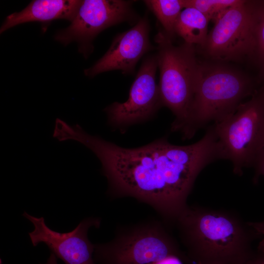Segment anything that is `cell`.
Masks as SVG:
<instances>
[{"label": "cell", "instance_id": "obj_1", "mask_svg": "<svg viewBox=\"0 0 264 264\" xmlns=\"http://www.w3.org/2000/svg\"><path fill=\"white\" fill-rule=\"evenodd\" d=\"M68 140L89 149L100 160L113 198L131 197L152 207L165 221L175 223L201 171L221 159L216 136L210 126L198 141L185 146L170 143L166 136L145 145L125 148L73 125Z\"/></svg>", "mask_w": 264, "mask_h": 264}, {"label": "cell", "instance_id": "obj_2", "mask_svg": "<svg viewBox=\"0 0 264 264\" xmlns=\"http://www.w3.org/2000/svg\"><path fill=\"white\" fill-rule=\"evenodd\" d=\"M175 224L191 264H243L261 237L237 213L223 209L187 205Z\"/></svg>", "mask_w": 264, "mask_h": 264}, {"label": "cell", "instance_id": "obj_3", "mask_svg": "<svg viewBox=\"0 0 264 264\" xmlns=\"http://www.w3.org/2000/svg\"><path fill=\"white\" fill-rule=\"evenodd\" d=\"M155 41L162 106L169 108L175 117L171 131L180 132L184 139H188L200 64L197 60L194 45L184 43L175 46L163 30L158 32Z\"/></svg>", "mask_w": 264, "mask_h": 264}, {"label": "cell", "instance_id": "obj_4", "mask_svg": "<svg viewBox=\"0 0 264 264\" xmlns=\"http://www.w3.org/2000/svg\"><path fill=\"white\" fill-rule=\"evenodd\" d=\"M171 256L191 263L163 223L155 220L119 226L111 241L94 245V261L101 264H154Z\"/></svg>", "mask_w": 264, "mask_h": 264}, {"label": "cell", "instance_id": "obj_5", "mask_svg": "<svg viewBox=\"0 0 264 264\" xmlns=\"http://www.w3.org/2000/svg\"><path fill=\"white\" fill-rule=\"evenodd\" d=\"M257 89L242 73L226 66L200 64L193 102L190 139L199 129L217 123L233 112Z\"/></svg>", "mask_w": 264, "mask_h": 264}, {"label": "cell", "instance_id": "obj_6", "mask_svg": "<svg viewBox=\"0 0 264 264\" xmlns=\"http://www.w3.org/2000/svg\"><path fill=\"white\" fill-rule=\"evenodd\" d=\"M221 159L229 160L234 174L253 167L264 147V86L232 114L213 124Z\"/></svg>", "mask_w": 264, "mask_h": 264}, {"label": "cell", "instance_id": "obj_7", "mask_svg": "<svg viewBox=\"0 0 264 264\" xmlns=\"http://www.w3.org/2000/svg\"><path fill=\"white\" fill-rule=\"evenodd\" d=\"M203 48L214 60L238 61L256 54L254 2L242 0L214 21Z\"/></svg>", "mask_w": 264, "mask_h": 264}, {"label": "cell", "instance_id": "obj_8", "mask_svg": "<svg viewBox=\"0 0 264 264\" xmlns=\"http://www.w3.org/2000/svg\"><path fill=\"white\" fill-rule=\"evenodd\" d=\"M157 66L156 55L145 59L131 86L128 100L123 103L114 102L104 109L109 126L124 129L143 122L163 107L155 81Z\"/></svg>", "mask_w": 264, "mask_h": 264}, {"label": "cell", "instance_id": "obj_9", "mask_svg": "<svg viewBox=\"0 0 264 264\" xmlns=\"http://www.w3.org/2000/svg\"><path fill=\"white\" fill-rule=\"evenodd\" d=\"M134 17L131 1L82 0L71 24L58 31L55 39L64 45L77 42L80 44L79 49L84 52L100 32L121 22L131 21Z\"/></svg>", "mask_w": 264, "mask_h": 264}, {"label": "cell", "instance_id": "obj_10", "mask_svg": "<svg viewBox=\"0 0 264 264\" xmlns=\"http://www.w3.org/2000/svg\"><path fill=\"white\" fill-rule=\"evenodd\" d=\"M23 216L34 226L33 231L29 233L33 246L45 243L65 264H95V245L89 240L88 232L91 227H100V219H86L72 231L60 233L49 228L43 217L37 218L25 212Z\"/></svg>", "mask_w": 264, "mask_h": 264}, {"label": "cell", "instance_id": "obj_11", "mask_svg": "<svg viewBox=\"0 0 264 264\" xmlns=\"http://www.w3.org/2000/svg\"><path fill=\"white\" fill-rule=\"evenodd\" d=\"M149 31V22L145 17L133 27L117 36L105 55L91 67L85 70L86 75L93 77L114 70H120L124 73H132L139 60L152 48Z\"/></svg>", "mask_w": 264, "mask_h": 264}, {"label": "cell", "instance_id": "obj_12", "mask_svg": "<svg viewBox=\"0 0 264 264\" xmlns=\"http://www.w3.org/2000/svg\"><path fill=\"white\" fill-rule=\"evenodd\" d=\"M82 0H36L24 9L8 15L3 22L0 33L25 22H45L56 19H65L71 22L75 18Z\"/></svg>", "mask_w": 264, "mask_h": 264}, {"label": "cell", "instance_id": "obj_13", "mask_svg": "<svg viewBox=\"0 0 264 264\" xmlns=\"http://www.w3.org/2000/svg\"><path fill=\"white\" fill-rule=\"evenodd\" d=\"M209 19L193 7H185L180 12L175 26V33L180 36L184 43L203 47L208 33Z\"/></svg>", "mask_w": 264, "mask_h": 264}, {"label": "cell", "instance_id": "obj_14", "mask_svg": "<svg viewBox=\"0 0 264 264\" xmlns=\"http://www.w3.org/2000/svg\"><path fill=\"white\" fill-rule=\"evenodd\" d=\"M147 7L154 14L171 38L175 33V26L181 11L185 8L184 0H146Z\"/></svg>", "mask_w": 264, "mask_h": 264}, {"label": "cell", "instance_id": "obj_15", "mask_svg": "<svg viewBox=\"0 0 264 264\" xmlns=\"http://www.w3.org/2000/svg\"><path fill=\"white\" fill-rule=\"evenodd\" d=\"M241 0H184L185 8L197 9L209 20L214 21L223 12L233 6Z\"/></svg>", "mask_w": 264, "mask_h": 264}, {"label": "cell", "instance_id": "obj_16", "mask_svg": "<svg viewBox=\"0 0 264 264\" xmlns=\"http://www.w3.org/2000/svg\"><path fill=\"white\" fill-rule=\"evenodd\" d=\"M256 51L255 56L264 66V2H254Z\"/></svg>", "mask_w": 264, "mask_h": 264}, {"label": "cell", "instance_id": "obj_17", "mask_svg": "<svg viewBox=\"0 0 264 264\" xmlns=\"http://www.w3.org/2000/svg\"><path fill=\"white\" fill-rule=\"evenodd\" d=\"M253 167L255 170L253 180L257 181L260 176H264V147L256 159ZM249 224L257 233L262 237H264V220L259 222H250Z\"/></svg>", "mask_w": 264, "mask_h": 264}, {"label": "cell", "instance_id": "obj_18", "mask_svg": "<svg viewBox=\"0 0 264 264\" xmlns=\"http://www.w3.org/2000/svg\"><path fill=\"white\" fill-rule=\"evenodd\" d=\"M243 264H264V251L257 249Z\"/></svg>", "mask_w": 264, "mask_h": 264}, {"label": "cell", "instance_id": "obj_19", "mask_svg": "<svg viewBox=\"0 0 264 264\" xmlns=\"http://www.w3.org/2000/svg\"><path fill=\"white\" fill-rule=\"evenodd\" d=\"M183 263L184 261L179 257L171 256L154 264H183Z\"/></svg>", "mask_w": 264, "mask_h": 264}, {"label": "cell", "instance_id": "obj_20", "mask_svg": "<svg viewBox=\"0 0 264 264\" xmlns=\"http://www.w3.org/2000/svg\"><path fill=\"white\" fill-rule=\"evenodd\" d=\"M57 257L52 253H51L46 262L44 264H58Z\"/></svg>", "mask_w": 264, "mask_h": 264}, {"label": "cell", "instance_id": "obj_21", "mask_svg": "<svg viewBox=\"0 0 264 264\" xmlns=\"http://www.w3.org/2000/svg\"><path fill=\"white\" fill-rule=\"evenodd\" d=\"M258 249L262 251H264V237L262 238V240L259 244Z\"/></svg>", "mask_w": 264, "mask_h": 264}, {"label": "cell", "instance_id": "obj_22", "mask_svg": "<svg viewBox=\"0 0 264 264\" xmlns=\"http://www.w3.org/2000/svg\"><path fill=\"white\" fill-rule=\"evenodd\" d=\"M192 264H221L215 263H193Z\"/></svg>", "mask_w": 264, "mask_h": 264}, {"label": "cell", "instance_id": "obj_23", "mask_svg": "<svg viewBox=\"0 0 264 264\" xmlns=\"http://www.w3.org/2000/svg\"></svg>", "mask_w": 264, "mask_h": 264}]
</instances>
